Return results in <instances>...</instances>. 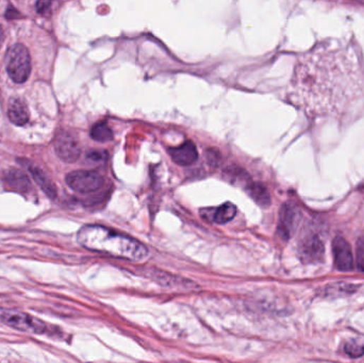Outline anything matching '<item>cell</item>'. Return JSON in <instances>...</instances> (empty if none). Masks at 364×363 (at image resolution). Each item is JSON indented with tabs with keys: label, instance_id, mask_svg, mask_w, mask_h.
Instances as JSON below:
<instances>
[{
	"label": "cell",
	"instance_id": "cell-19",
	"mask_svg": "<svg viewBox=\"0 0 364 363\" xmlns=\"http://www.w3.org/2000/svg\"><path fill=\"white\" fill-rule=\"evenodd\" d=\"M344 350L345 352L351 358H357L364 354V346L357 343H347Z\"/></svg>",
	"mask_w": 364,
	"mask_h": 363
},
{
	"label": "cell",
	"instance_id": "cell-11",
	"mask_svg": "<svg viewBox=\"0 0 364 363\" xmlns=\"http://www.w3.org/2000/svg\"><path fill=\"white\" fill-rule=\"evenodd\" d=\"M22 165H24L25 167H27V169H28L29 173L33 176L35 182L39 184L40 188L44 191V193H45L48 197L54 198V197L57 196L56 186H54L52 180L46 175L43 169H40L37 165L28 162V161L26 160L22 161Z\"/></svg>",
	"mask_w": 364,
	"mask_h": 363
},
{
	"label": "cell",
	"instance_id": "cell-20",
	"mask_svg": "<svg viewBox=\"0 0 364 363\" xmlns=\"http://www.w3.org/2000/svg\"><path fill=\"white\" fill-rule=\"evenodd\" d=\"M86 158L88 160L94 161V162H100V161L107 160L108 158V153L105 150H90L86 154Z\"/></svg>",
	"mask_w": 364,
	"mask_h": 363
},
{
	"label": "cell",
	"instance_id": "cell-6",
	"mask_svg": "<svg viewBox=\"0 0 364 363\" xmlns=\"http://www.w3.org/2000/svg\"><path fill=\"white\" fill-rule=\"evenodd\" d=\"M300 210L292 205V203H285L281 208L279 213L278 234L283 240H289L292 234L295 232L300 222Z\"/></svg>",
	"mask_w": 364,
	"mask_h": 363
},
{
	"label": "cell",
	"instance_id": "cell-10",
	"mask_svg": "<svg viewBox=\"0 0 364 363\" xmlns=\"http://www.w3.org/2000/svg\"><path fill=\"white\" fill-rule=\"evenodd\" d=\"M237 214V207L233 203H226L213 209H205L201 211V216L207 221L216 224H226L233 221Z\"/></svg>",
	"mask_w": 364,
	"mask_h": 363
},
{
	"label": "cell",
	"instance_id": "cell-23",
	"mask_svg": "<svg viewBox=\"0 0 364 363\" xmlns=\"http://www.w3.org/2000/svg\"><path fill=\"white\" fill-rule=\"evenodd\" d=\"M331 1H336V0H331Z\"/></svg>",
	"mask_w": 364,
	"mask_h": 363
},
{
	"label": "cell",
	"instance_id": "cell-3",
	"mask_svg": "<svg viewBox=\"0 0 364 363\" xmlns=\"http://www.w3.org/2000/svg\"><path fill=\"white\" fill-rule=\"evenodd\" d=\"M0 322L5 323L18 331L33 333H45L47 326L43 321L16 310L0 307Z\"/></svg>",
	"mask_w": 364,
	"mask_h": 363
},
{
	"label": "cell",
	"instance_id": "cell-9",
	"mask_svg": "<svg viewBox=\"0 0 364 363\" xmlns=\"http://www.w3.org/2000/svg\"><path fill=\"white\" fill-rule=\"evenodd\" d=\"M170 155L172 161L181 167H189L196 162L199 159L196 146L191 141L180 145L178 148H170Z\"/></svg>",
	"mask_w": 364,
	"mask_h": 363
},
{
	"label": "cell",
	"instance_id": "cell-5",
	"mask_svg": "<svg viewBox=\"0 0 364 363\" xmlns=\"http://www.w3.org/2000/svg\"><path fill=\"white\" fill-rule=\"evenodd\" d=\"M54 150L59 158L67 163L76 162L81 154L77 138L67 131L60 132L57 136Z\"/></svg>",
	"mask_w": 364,
	"mask_h": 363
},
{
	"label": "cell",
	"instance_id": "cell-18",
	"mask_svg": "<svg viewBox=\"0 0 364 363\" xmlns=\"http://www.w3.org/2000/svg\"><path fill=\"white\" fill-rule=\"evenodd\" d=\"M356 259H357L358 268L364 272V236L358 240Z\"/></svg>",
	"mask_w": 364,
	"mask_h": 363
},
{
	"label": "cell",
	"instance_id": "cell-17",
	"mask_svg": "<svg viewBox=\"0 0 364 363\" xmlns=\"http://www.w3.org/2000/svg\"><path fill=\"white\" fill-rule=\"evenodd\" d=\"M59 1H60V0H37V13L45 16H50V14H52V8H54V6L58 4Z\"/></svg>",
	"mask_w": 364,
	"mask_h": 363
},
{
	"label": "cell",
	"instance_id": "cell-22",
	"mask_svg": "<svg viewBox=\"0 0 364 363\" xmlns=\"http://www.w3.org/2000/svg\"><path fill=\"white\" fill-rule=\"evenodd\" d=\"M4 40H5V32H4L3 27L0 26V48L3 45Z\"/></svg>",
	"mask_w": 364,
	"mask_h": 363
},
{
	"label": "cell",
	"instance_id": "cell-12",
	"mask_svg": "<svg viewBox=\"0 0 364 363\" xmlns=\"http://www.w3.org/2000/svg\"><path fill=\"white\" fill-rule=\"evenodd\" d=\"M6 184L11 190L20 194H30L33 192L30 180L28 176L20 169H12L6 173Z\"/></svg>",
	"mask_w": 364,
	"mask_h": 363
},
{
	"label": "cell",
	"instance_id": "cell-21",
	"mask_svg": "<svg viewBox=\"0 0 364 363\" xmlns=\"http://www.w3.org/2000/svg\"><path fill=\"white\" fill-rule=\"evenodd\" d=\"M206 157H207L208 163H209L211 167H218L221 161V155L218 150H207V152H206Z\"/></svg>",
	"mask_w": 364,
	"mask_h": 363
},
{
	"label": "cell",
	"instance_id": "cell-14",
	"mask_svg": "<svg viewBox=\"0 0 364 363\" xmlns=\"http://www.w3.org/2000/svg\"><path fill=\"white\" fill-rule=\"evenodd\" d=\"M8 117L14 125H25L29 121L28 107L20 98H14L8 107Z\"/></svg>",
	"mask_w": 364,
	"mask_h": 363
},
{
	"label": "cell",
	"instance_id": "cell-7",
	"mask_svg": "<svg viewBox=\"0 0 364 363\" xmlns=\"http://www.w3.org/2000/svg\"><path fill=\"white\" fill-rule=\"evenodd\" d=\"M332 251H334V264L339 270L347 272L353 268V259L351 245L343 237L334 238L332 242Z\"/></svg>",
	"mask_w": 364,
	"mask_h": 363
},
{
	"label": "cell",
	"instance_id": "cell-4",
	"mask_svg": "<svg viewBox=\"0 0 364 363\" xmlns=\"http://www.w3.org/2000/svg\"><path fill=\"white\" fill-rule=\"evenodd\" d=\"M65 182L71 190L79 193L95 192L105 184L102 176L94 171L71 172L67 174Z\"/></svg>",
	"mask_w": 364,
	"mask_h": 363
},
{
	"label": "cell",
	"instance_id": "cell-16",
	"mask_svg": "<svg viewBox=\"0 0 364 363\" xmlns=\"http://www.w3.org/2000/svg\"><path fill=\"white\" fill-rule=\"evenodd\" d=\"M90 138L100 143L109 142L113 138V132L106 123H98L90 129Z\"/></svg>",
	"mask_w": 364,
	"mask_h": 363
},
{
	"label": "cell",
	"instance_id": "cell-8",
	"mask_svg": "<svg viewBox=\"0 0 364 363\" xmlns=\"http://www.w3.org/2000/svg\"><path fill=\"white\" fill-rule=\"evenodd\" d=\"M324 243L317 236H310L305 239L300 244V253L303 261L307 263L321 262L324 258Z\"/></svg>",
	"mask_w": 364,
	"mask_h": 363
},
{
	"label": "cell",
	"instance_id": "cell-1",
	"mask_svg": "<svg viewBox=\"0 0 364 363\" xmlns=\"http://www.w3.org/2000/svg\"><path fill=\"white\" fill-rule=\"evenodd\" d=\"M77 240L86 249L130 261H142L149 256L147 247L136 239L104 226H84L78 232Z\"/></svg>",
	"mask_w": 364,
	"mask_h": 363
},
{
	"label": "cell",
	"instance_id": "cell-13",
	"mask_svg": "<svg viewBox=\"0 0 364 363\" xmlns=\"http://www.w3.org/2000/svg\"><path fill=\"white\" fill-rule=\"evenodd\" d=\"M151 276L155 278L160 285L168 287H178V289H193L199 285H195L193 281L188 279L181 278V277L174 276L168 273L161 272V270H151Z\"/></svg>",
	"mask_w": 364,
	"mask_h": 363
},
{
	"label": "cell",
	"instance_id": "cell-2",
	"mask_svg": "<svg viewBox=\"0 0 364 363\" xmlns=\"http://www.w3.org/2000/svg\"><path fill=\"white\" fill-rule=\"evenodd\" d=\"M6 63L8 74L14 83H24L28 81L31 73L30 54L23 44H16L9 48Z\"/></svg>",
	"mask_w": 364,
	"mask_h": 363
},
{
	"label": "cell",
	"instance_id": "cell-15",
	"mask_svg": "<svg viewBox=\"0 0 364 363\" xmlns=\"http://www.w3.org/2000/svg\"><path fill=\"white\" fill-rule=\"evenodd\" d=\"M247 194L258 203L260 207L267 208L271 205V195L263 184L248 182L245 188Z\"/></svg>",
	"mask_w": 364,
	"mask_h": 363
}]
</instances>
